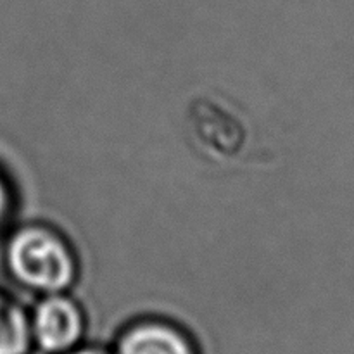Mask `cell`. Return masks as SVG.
Instances as JSON below:
<instances>
[{"label": "cell", "mask_w": 354, "mask_h": 354, "mask_svg": "<svg viewBox=\"0 0 354 354\" xmlns=\"http://www.w3.org/2000/svg\"><path fill=\"white\" fill-rule=\"evenodd\" d=\"M7 268L17 282L44 292H59L75 279V261L57 235L24 228L7 244Z\"/></svg>", "instance_id": "cell-1"}, {"label": "cell", "mask_w": 354, "mask_h": 354, "mask_svg": "<svg viewBox=\"0 0 354 354\" xmlns=\"http://www.w3.org/2000/svg\"><path fill=\"white\" fill-rule=\"evenodd\" d=\"M33 330L41 348L48 351L69 348L82 332L78 308L64 297H48L37 308Z\"/></svg>", "instance_id": "cell-2"}, {"label": "cell", "mask_w": 354, "mask_h": 354, "mask_svg": "<svg viewBox=\"0 0 354 354\" xmlns=\"http://www.w3.org/2000/svg\"><path fill=\"white\" fill-rule=\"evenodd\" d=\"M121 354H190V349L176 332L159 325H145L123 339Z\"/></svg>", "instance_id": "cell-3"}, {"label": "cell", "mask_w": 354, "mask_h": 354, "mask_svg": "<svg viewBox=\"0 0 354 354\" xmlns=\"http://www.w3.org/2000/svg\"><path fill=\"white\" fill-rule=\"evenodd\" d=\"M30 325L16 301L0 292V354H24Z\"/></svg>", "instance_id": "cell-4"}, {"label": "cell", "mask_w": 354, "mask_h": 354, "mask_svg": "<svg viewBox=\"0 0 354 354\" xmlns=\"http://www.w3.org/2000/svg\"><path fill=\"white\" fill-rule=\"evenodd\" d=\"M9 206H10L9 190H7V185H6V182H3V178L0 176V225H2L3 220L7 218Z\"/></svg>", "instance_id": "cell-5"}, {"label": "cell", "mask_w": 354, "mask_h": 354, "mask_svg": "<svg viewBox=\"0 0 354 354\" xmlns=\"http://www.w3.org/2000/svg\"><path fill=\"white\" fill-rule=\"evenodd\" d=\"M78 354H99V353H90V351H85V353H78Z\"/></svg>", "instance_id": "cell-6"}]
</instances>
